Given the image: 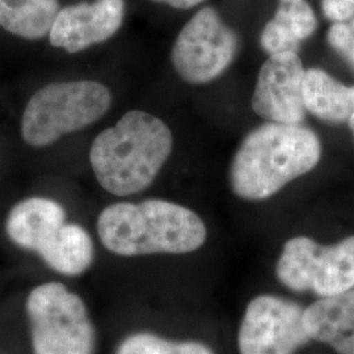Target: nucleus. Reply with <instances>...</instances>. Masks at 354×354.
Wrapping results in <instances>:
<instances>
[{"mask_svg":"<svg viewBox=\"0 0 354 354\" xmlns=\"http://www.w3.org/2000/svg\"><path fill=\"white\" fill-rule=\"evenodd\" d=\"M96 228L104 248L121 257L187 254L207 239L200 215L160 198L112 203L102 209Z\"/></svg>","mask_w":354,"mask_h":354,"instance_id":"2","label":"nucleus"},{"mask_svg":"<svg viewBox=\"0 0 354 354\" xmlns=\"http://www.w3.org/2000/svg\"><path fill=\"white\" fill-rule=\"evenodd\" d=\"M59 10L58 0H0V26L19 37L41 39Z\"/></svg>","mask_w":354,"mask_h":354,"instance_id":"16","label":"nucleus"},{"mask_svg":"<svg viewBox=\"0 0 354 354\" xmlns=\"http://www.w3.org/2000/svg\"><path fill=\"white\" fill-rule=\"evenodd\" d=\"M64 222L62 203L48 197H29L13 205L6 219V232L19 248L37 253Z\"/></svg>","mask_w":354,"mask_h":354,"instance_id":"12","label":"nucleus"},{"mask_svg":"<svg viewBox=\"0 0 354 354\" xmlns=\"http://www.w3.org/2000/svg\"><path fill=\"white\" fill-rule=\"evenodd\" d=\"M304 102L307 113L329 125H342L354 113V86H348L328 71L306 68Z\"/></svg>","mask_w":354,"mask_h":354,"instance_id":"14","label":"nucleus"},{"mask_svg":"<svg viewBox=\"0 0 354 354\" xmlns=\"http://www.w3.org/2000/svg\"><path fill=\"white\" fill-rule=\"evenodd\" d=\"M114 354H215L213 348L198 340H174L150 330H138L118 342Z\"/></svg>","mask_w":354,"mask_h":354,"instance_id":"17","label":"nucleus"},{"mask_svg":"<svg viewBox=\"0 0 354 354\" xmlns=\"http://www.w3.org/2000/svg\"><path fill=\"white\" fill-rule=\"evenodd\" d=\"M112 105L108 87L93 80L51 83L30 97L21 134L32 147H45L99 121Z\"/></svg>","mask_w":354,"mask_h":354,"instance_id":"5","label":"nucleus"},{"mask_svg":"<svg viewBox=\"0 0 354 354\" xmlns=\"http://www.w3.org/2000/svg\"><path fill=\"white\" fill-rule=\"evenodd\" d=\"M304 62L299 53L268 55L253 89L251 106L266 122L298 125L306 120Z\"/></svg>","mask_w":354,"mask_h":354,"instance_id":"9","label":"nucleus"},{"mask_svg":"<svg viewBox=\"0 0 354 354\" xmlns=\"http://www.w3.org/2000/svg\"><path fill=\"white\" fill-rule=\"evenodd\" d=\"M322 156V140L311 127L264 122L243 138L234 153L230 188L244 201H266L314 171Z\"/></svg>","mask_w":354,"mask_h":354,"instance_id":"1","label":"nucleus"},{"mask_svg":"<svg viewBox=\"0 0 354 354\" xmlns=\"http://www.w3.org/2000/svg\"><path fill=\"white\" fill-rule=\"evenodd\" d=\"M322 11L332 23L348 21L354 17V0H322Z\"/></svg>","mask_w":354,"mask_h":354,"instance_id":"19","label":"nucleus"},{"mask_svg":"<svg viewBox=\"0 0 354 354\" xmlns=\"http://www.w3.org/2000/svg\"><path fill=\"white\" fill-rule=\"evenodd\" d=\"M327 42L354 71V17L348 21L332 23L327 32Z\"/></svg>","mask_w":354,"mask_h":354,"instance_id":"18","label":"nucleus"},{"mask_svg":"<svg viewBox=\"0 0 354 354\" xmlns=\"http://www.w3.org/2000/svg\"><path fill=\"white\" fill-rule=\"evenodd\" d=\"M346 125L349 127V130H351V134H352V137H353L354 140V113L352 114V117L349 118V121L346 122Z\"/></svg>","mask_w":354,"mask_h":354,"instance_id":"21","label":"nucleus"},{"mask_svg":"<svg viewBox=\"0 0 354 354\" xmlns=\"http://www.w3.org/2000/svg\"><path fill=\"white\" fill-rule=\"evenodd\" d=\"M36 254L53 272L64 277H79L93 264L95 244L83 226L64 222Z\"/></svg>","mask_w":354,"mask_h":354,"instance_id":"15","label":"nucleus"},{"mask_svg":"<svg viewBox=\"0 0 354 354\" xmlns=\"http://www.w3.org/2000/svg\"><path fill=\"white\" fill-rule=\"evenodd\" d=\"M302 322L310 340L328 345L337 354H354V288L310 304Z\"/></svg>","mask_w":354,"mask_h":354,"instance_id":"11","label":"nucleus"},{"mask_svg":"<svg viewBox=\"0 0 354 354\" xmlns=\"http://www.w3.org/2000/svg\"><path fill=\"white\" fill-rule=\"evenodd\" d=\"M125 16L124 0H95L67 6L57 15L49 39L55 48L75 54L102 44L120 30Z\"/></svg>","mask_w":354,"mask_h":354,"instance_id":"10","label":"nucleus"},{"mask_svg":"<svg viewBox=\"0 0 354 354\" xmlns=\"http://www.w3.org/2000/svg\"><path fill=\"white\" fill-rule=\"evenodd\" d=\"M32 354H95L97 332L84 299L62 282L32 288L24 304Z\"/></svg>","mask_w":354,"mask_h":354,"instance_id":"4","label":"nucleus"},{"mask_svg":"<svg viewBox=\"0 0 354 354\" xmlns=\"http://www.w3.org/2000/svg\"><path fill=\"white\" fill-rule=\"evenodd\" d=\"M317 26V15L307 0H279L274 16L261 30L260 46L268 55L299 53Z\"/></svg>","mask_w":354,"mask_h":354,"instance_id":"13","label":"nucleus"},{"mask_svg":"<svg viewBox=\"0 0 354 354\" xmlns=\"http://www.w3.org/2000/svg\"><path fill=\"white\" fill-rule=\"evenodd\" d=\"M239 37L213 7H203L183 26L171 50V62L184 82L207 84L236 59Z\"/></svg>","mask_w":354,"mask_h":354,"instance_id":"7","label":"nucleus"},{"mask_svg":"<svg viewBox=\"0 0 354 354\" xmlns=\"http://www.w3.org/2000/svg\"><path fill=\"white\" fill-rule=\"evenodd\" d=\"M276 276L289 290L320 298L353 289L354 235L329 245L308 236L290 238L282 247Z\"/></svg>","mask_w":354,"mask_h":354,"instance_id":"6","label":"nucleus"},{"mask_svg":"<svg viewBox=\"0 0 354 354\" xmlns=\"http://www.w3.org/2000/svg\"><path fill=\"white\" fill-rule=\"evenodd\" d=\"M302 314L298 304L279 295L254 297L241 317L239 354H295L310 342Z\"/></svg>","mask_w":354,"mask_h":354,"instance_id":"8","label":"nucleus"},{"mask_svg":"<svg viewBox=\"0 0 354 354\" xmlns=\"http://www.w3.org/2000/svg\"><path fill=\"white\" fill-rule=\"evenodd\" d=\"M174 149V136L163 120L130 111L92 142L89 162L108 193L127 197L147 189Z\"/></svg>","mask_w":354,"mask_h":354,"instance_id":"3","label":"nucleus"},{"mask_svg":"<svg viewBox=\"0 0 354 354\" xmlns=\"http://www.w3.org/2000/svg\"><path fill=\"white\" fill-rule=\"evenodd\" d=\"M156 3H163L169 7H174L177 10H189L198 4L203 3L205 0H153Z\"/></svg>","mask_w":354,"mask_h":354,"instance_id":"20","label":"nucleus"}]
</instances>
